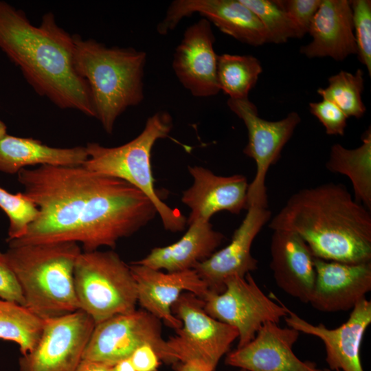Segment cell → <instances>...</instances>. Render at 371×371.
Wrapping results in <instances>:
<instances>
[{
    "label": "cell",
    "instance_id": "6da1fadb",
    "mask_svg": "<svg viewBox=\"0 0 371 371\" xmlns=\"http://www.w3.org/2000/svg\"><path fill=\"white\" fill-rule=\"evenodd\" d=\"M18 181L39 213L21 238L8 245L80 243L83 251L133 235L157 214L151 201L128 182L83 166L23 168Z\"/></svg>",
    "mask_w": 371,
    "mask_h": 371
},
{
    "label": "cell",
    "instance_id": "7a4b0ae2",
    "mask_svg": "<svg viewBox=\"0 0 371 371\" xmlns=\"http://www.w3.org/2000/svg\"><path fill=\"white\" fill-rule=\"evenodd\" d=\"M0 49L39 95L60 108L95 117L89 85L74 67L73 36L53 14L35 26L23 12L0 1Z\"/></svg>",
    "mask_w": 371,
    "mask_h": 371
},
{
    "label": "cell",
    "instance_id": "3957f363",
    "mask_svg": "<svg viewBox=\"0 0 371 371\" xmlns=\"http://www.w3.org/2000/svg\"><path fill=\"white\" fill-rule=\"evenodd\" d=\"M273 231L297 234L315 258L371 262V214L346 186L326 183L293 194L269 221Z\"/></svg>",
    "mask_w": 371,
    "mask_h": 371
},
{
    "label": "cell",
    "instance_id": "277c9868",
    "mask_svg": "<svg viewBox=\"0 0 371 371\" xmlns=\"http://www.w3.org/2000/svg\"><path fill=\"white\" fill-rule=\"evenodd\" d=\"M73 38L75 69L89 85L95 117L112 134L117 118L144 99L146 53L132 47H106L79 36Z\"/></svg>",
    "mask_w": 371,
    "mask_h": 371
},
{
    "label": "cell",
    "instance_id": "5b68a950",
    "mask_svg": "<svg viewBox=\"0 0 371 371\" xmlns=\"http://www.w3.org/2000/svg\"><path fill=\"white\" fill-rule=\"evenodd\" d=\"M82 252L75 242L9 245L5 252L25 306L45 320L80 310L74 270Z\"/></svg>",
    "mask_w": 371,
    "mask_h": 371
},
{
    "label": "cell",
    "instance_id": "8992f818",
    "mask_svg": "<svg viewBox=\"0 0 371 371\" xmlns=\"http://www.w3.org/2000/svg\"><path fill=\"white\" fill-rule=\"evenodd\" d=\"M173 127L171 115L159 111L148 117L142 131L130 142L115 147L91 142L86 146V168L100 175L122 179L142 192L155 205L165 229L183 230L186 218L159 197L155 188L151 168V152L155 142L167 137Z\"/></svg>",
    "mask_w": 371,
    "mask_h": 371
},
{
    "label": "cell",
    "instance_id": "52a82bcc",
    "mask_svg": "<svg viewBox=\"0 0 371 371\" xmlns=\"http://www.w3.org/2000/svg\"><path fill=\"white\" fill-rule=\"evenodd\" d=\"M80 310L95 324L136 310L137 288L129 265L114 251H82L74 270Z\"/></svg>",
    "mask_w": 371,
    "mask_h": 371
},
{
    "label": "cell",
    "instance_id": "ba28073f",
    "mask_svg": "<svg viewBox=\"0 0 371 371\" xmlns=\"http://www.w3.org/2000/svg\"><path fill=\"white\" fill-rule=\"evenodd\" d=\"M161 322L146 311L136 309L95 324L82 359L113 366L129 359L139 346L148 344L162 362L173 365L178 360L162 337Z\"/></svg>",
    "mask_w": 371,
    "mask_h": 371
},
{
    "label": "cell",
    "instance_id": "9c48e42d",
    "mask_svg": "<svg viewBox=\"0 0 371 371\" xmlns=\"http://www.w3.org/2000/svg\"><path fill=\"white\" fill-rule=\"evenodd\" d=\"M224 286L221 293L208 290L202 299L203 307L208 315L237 330V348L252 340L265 323L278 324L288 315L289 308L266 295L250 273L229 277Z\"/></svg>",
    "mask_w": 371,
    "mask_h": 371
},
{
    "label": "cell",
    "instance_id": "30bf717a",
    "mask_svg": "<svg viewBox=\"0 0 371 371\" xmlns=\"http://www.w3.org/2000/svg\"><path fill=\"white\" fill-rule=\"evenodd\" d=\"M172 311L182 324L177 335L167 340L178 361H199L214 371L238 339L237 330L208 315L203 300L190 292L180 295Z\"/></svg>",
    "mask_w": 371,
    "mask_h": 371
},
{
    "label": "cell",
    "instance_id": "8fae6325",
    "mask_svg": "<svg viewBox=\"0 0 371 371\" xmlns=\"http://www.w3.org/2000/svg\"><path fill=\"white\" fill-rule=\"evenodd\" d=\"M227 104L246 126L248 142L243 153L253 159L256 166L255 177L248 187L247 208L253 205L267 208L266 176L269 168L280 157L301 117L297 112L292 111L282 120H266L258 115L257 107L249 98H229Z\"/></svg>",
    "mask_w": 371,
    "mask_h": 371
},
{
    "label": "cell",
    "instance_id": "7c38bea8",
    "mask_svg": "<svg viewBox=\"0 0 371 371\" xmlns=\"http://www.w3.org/2000/svg\"><path fill=\"white\" fill-rule=\"evenodd\" d=\"M94 326L81 310L45 319L35 346L19 359V371H76Z\"/></svg>",
    "mask_w": 371,
    "mask_h": 371
},
{
    "label": "cell",
    "instance_id": "4fadbf2b",
    "mask_svg": "<svg viewBox=\"0 0 371 371\" xmlns=\"http://www.w3.org/2000/svg\"><path fill=\"white\" fill-rule=\"evenodd\" d=\"M194 13L241 43L254 47L269 43L262 23L240 0H175L157 24V33L168 34L183 18Z\"/></svg>",
    "mask_w": 371,
    "mask_h": 371
},
{
    "label": "cell",
    "instance_id": "5bb4252c",
    "mask_svg": "<svg viewBox=\"0 0 371 371\" xmlns=\"http://www.w3.org/2000/svg\"><path fill=\"white\" fill-rule=\"evenodd\" d=\"M247 210L230 243L193 267L210 291L221 293L228 278L245 277L258 269V260L251 255V248L256 236L270 221L271 212L268 208L256 205Z\"/></svg>",
    "mask_w": 371,
    "mask_h": 371
},
{
    "label": "cell",
    "instance_id": "9a60e30c",
    "mask_svg": "<svg viewBox=\"0 0 371 371\" xmlns=\"http://www.w3.org/2000/svg\"><path fill=\"white\" fill-rule=\"evenodd\" d=\"M288 327L320 339L326 350L328 369L363 371L360 348L364 333L371 323V302L363 298L352 309L348 320L335 328L306 321L290 309L284 317Z\"/></svg>",
    "mask_w": 371,
    "mask_h": 371
},
{
    "label": "cell",
    "instance_id": "2e32d148",
    "mask_svg": "<svg viewBox=\"0 0 371 371\" xmlns=\"http://www.w3.org/2000/svg\"><path fill=\"white\" fill-rule=\"evenodd\" d=\"M299 336L294 328L265 323L252 340L229 351L225 363L247 371H322L315 363L295 355L293 346Z\"/></svg>",
    "mask_w": 371,
    "mask_h": 371
},
{
    "label": "cell",
    "instance_id": "e0dca14e",
    "mask_svg": "<svg viewBox=\"0 0 371 371\" xmlns=\"http://www.w3.org/2000/svg\"><path fill=\"white\" fill-rule=\"evenodd\" d=\"M211 23L203 18L190 25L175 48L172 69L180 83L197 98L217 95V56Z\"/></svg>",
    "mask_w": 371,
    "mask_h": 371
},
{
    "label": "cell",
    "instance_id": "ac0fdd59",
    "mask_svg": "<svg viewBox=\"0 0 371 371\" xmlns=\"http://www.w3.org/2000/svg\"><path fill=\"white\" fill-rule=\"evenodd\" d=\"M129 267L136 284L137 303L175 331L182 324L172 313V307L180 295L190 292L203 299L208 291L193 269L164 273L135 262Z\"/></svg>",
    "mask_w": 371,
    "mask_h": 371
},
{
    "label": "cell",
    "instance_id": "d6986e66",
    "mask_svg": "<svg viewBox=\"0 0 371 371\" xmlns=\"http://www.w3.org/2000/svg\"><path fill=\"white\" fill-rule=\"evenodd\" d=\"M315 281L309 303L326 313L352 310L371 290V262L348 264L314 257Z\"/></svg>",
    "mask_w": 371,
    "mask_h": 371
},
{
    "label": "cell",
    "instance_id": "ffe728a7",
    "mask_svg": "<svg viewBox=\"0 0 371 371\" xmlns=\"http://www.w3.org/2000/svg\"><path fill=\"white\" fill-rule=\"evenodd\" d=\"M188 170L194 182L181 197L190 209L188 224L199 219L210 221L221 211L238 214L247 209L249 183L244 175L219 176L198 166H188Z\"/></svg>",
    "mask_w": 371,
    "mask_h": 371
},
{
    "label": "cell",
    "instance_id": "44dd1931",
    "mask_svg": "<svg viewBox=\"0 0 371 371\" xmlns=\"http://www.w3.org/2000/svg\"><path fill=\"white\" fill-rule=\"evenodd\" d=\"M270 267L277 286L302 303H309L315 281L314 256L296 234L275 230L270 244Z\"/></svg>",
    "mask_w": 371,
    "mask_h": 371
},
{
    "label": "cell",
    "instance_id": "7402d4cb",
    "mask_svg": "<svg viewBox=\"0 0 371 371\" xmlns=\"http://www.w3.org/2000/svg\"><path fill=\"white\" fill-rule=\"evenodd\" d=\"M308 33L312 40L300 52L308 58L330 57L341 61L357 54L350 1L322 0Z\"/></svg>",
    "mask_w": 371,
    "mask_h": 371
},
{
    "label": "cell",
    "instance_id": "603a6c76",
    "mask_svg": "<svg viewBox=\"0 0 371 371\" xmlns=\"http://www.w3.org/2000/svg\"><path fill=\"white\" fill-rule=\"evenodd\" d=\"M177 242L155 247L142 259L133 262L156 270L176 272L193 269L207 259L223 242L225 236L213 229L210 221L199 219Z\"/></svg>",
    "mask_w": 371,
    "mask_h": 371
},
{
    "label": "cell",
    "instance_id": "cb8c5ba5",
    "mask_svg": "<svg viewBox=\"0 0 371 371\" xmlns=\"http://www.w3.org/2000/svg\"><path fill=\"white\" fill-rule=\"evenodd\" d=\"M87 157L86 146L55 148L32 138L9 135L0 139V171L7 174L35 165L80 166Z\"/></svg>",
    "mask_w": 371,
    "mask_h": 371
},
{
    "label": "cell",
    "instance_id": "d4e9b609",
    "mask_svg": "<svg viewBox=\"0 0 371 371\" xmlns=\"http://www.w3.org/2000/svg\"><path fill=\"white\" fill-rule=\"evenodd\" d=\"M362 144L353 149L339 144L330 149L326 163L328 170L348 177L352 185L354 199L371 209V130L362 135Z\"/></svg>",
    "mask_w": 371,
    "mask_h": 371
},
{
    "label": "cell",
    "instance_id": "484cf974",
    "mask_svg": "<svg viewBox=\"0 0 371 371\" xmlns=\"http://www.w3.org/2000/svg\"><path fill=\"white\" fill-rule=\"evenodd\" d=\"M262 67L251 55L223 54L217 56V80L220 91L234 100L248 98Z\"/></svg>",
    "mask_w": 371,
    "mask_h": 371
},
{
    "label": "cell",
    "instance_id": "4316f807",
    "mask_svg": "<svg viewBox=\"0 0 371 371\" xmlns=\"http://www.w3.org/2000/svg\"><path fill=\"white\" fill-rule=\"evenodd\" d=\"M43 323L26 306L0 298V339L16 343L22 355L35 346Z\"/></svg>",
    "mask_w": 371,
    "mask_h": 371
},
{
    "label": "cell",
    "instance_id": "83f0119b",
    "mask_svg": "<svg viewBox=\"0 0 371 371\" xmlns=\"http://www.w3.org/2000/svg\"><path fill=\"white\" fill-rule=\"evenodd\" d=\"M328 80L326 88L317 90L322 99L334 103L348 117H363L366 110L361 97L364 89L363 71L358 69L352 74L341 70Z\"/></svg>",
    "mask_w": 371,
    "mask_h": 371
},
{
    "label": "cell",
    "instance_id": "f1b7e54d",
    "mask_svg": "<svg viewBox=\"0 0 371 371\" xmlns=\"http://www.w3.org/2000/svg\"><path fill=\"white\" fill-rule=\"evenodd\" d=\"M258 18L264 26L269 43L281 44L293 38H302L288 14L270 0H240Z\"/></svg>",
    "mask_w": 371,
    "mask_h": 371
},
{
    "label": "cell",
    "instance_id": "f546056e",
    "mask_svg": "<svg viewBox=\"0 0 371 371\" xmlns=\"http://www.w3.org/2000/svg\"><path fill=\"white\" fill-rule=\"evenodd\" d=\"M0 208L9 218L7 241L22 238L37 218V205L24 193L11 194L0 187Z\"/></svg>",
    "mask_w": 371,
    "mask_h": 371
},
{
    "label": "cell",
    "instance_id": "4dcf8cb0",
    "mask_svg": "<svg viewBox=\"0 0 371 371\" xmlns=\"http://www.w3.org/2000/svg\"><path fill=\"white\" fill-rule=\"evenodd\" d=\"M350 4L352 14L354 36L357 55L371 75V1L352 0Z\"/></svg>",
    "mask_w": 371,
    "mask_h": 371
},
{
    "label": "cell",
    "instance_id": "1f68e13d",
    "mask_svg": "<svg viewBox=\"0 0 371 371\" xmlns=\"http://www.w3.org/2000/svg\"><path fill=\"white\" fill-rule=\"evenodd\" d=\"M309 109L311 114L325 128L326 134L335 136L344 135L348 117L334 103L322 99L319 102H310Z\"/></svg>",
    "mask_w": 371,
    "mask_h": 371
},
{
    "label": "cell",
    "instance_id": "d6a6232c",
    "mask_svg": "<svg viewBox=\"0 0 371 371\" xmlns=\"http://www.w3.org/2000/svg\"><path fill=\"white\" fill-rule=\"evenodd\" d=\"M291 19L302 37L308 33L322 0H274Z\"/></svg>",
    "mask_w": 371,
    "mask_h": 371
},
{
    "label": "cell",
    "instance_id": "836d02e7",
    "mask_svg": "<svg viewBox=\"0 0 371 371\" xmlns=\"http://www.w3.org/2000/svg\"><path fill=\"white\" fill-rule=\"evenodd\" d=\"M0 298L25 306L24 297L18 280L8 262L5 253L1 251Z\"/></svg>",
    "mask_w": 371,
    "mask_h": 371
},
{
    "label": "cell",
    "instance_id": "e575fe53",
    "mask_svg": "<svg viewBox=\"0 0 371 371\" xmlns=\"http://www.w3.org/2000/svg\"><path fill=\"white\" fill-rule=\"evenodd\" d=\"M129 359L136 371H157L161 362L155 349L148 344L137 348Z\"/></svg>",
    "mask_w": 371,
    "mask_h": 371
},
{
    "label": "cell",
    "instance_id": "d590c367",
    "mask_svg": "<svg viewBox=\"0 0 371 371\" xmlns=\"http://www.w3.org/2000/svg\"><path fill=\"white\" fill-rule=\"evenodd\" d=\"M172 366L175 371H214L205 363L196 360L177 361Z\"/></svg>",
    "mask_w": 371,
    "mask_h": 371
},
{
    "label": "cell",
    "instance_id": "8d00e7d4",
    "mask_svg": "<svg viewBox=\"0 0 371 371\" xmlns=\"http://www.w3.org/2000/svg\"><path fill=\"white\" fill-rule=\"evenodd\" d=\"M111 367L97 361L82 359L76 371H111Z\"/></svg>",
    "mask_w": 371,
    "mask_h": 371
},
{
    "label": "cell",
    "instance_id": "74e56055",
    "mask_svg": "<svg viewBox=\"0 0 371 371\" xmlns=\"http://www.w3.org/2000/svg\"><path fill=\"white\" fill-rule=\"evenodd\" d=\"M111 371H136L129 359L119 361L111 367Z\"/></svg>",
    "mask_w": 371,
    "mask_h": 371
},
{
    "label": "cell",
    "instance_id": "f35d334b",
    "mask_svg": "<svg viewBox=\"0 0 371 371\" xmlns=\"http://www.w3.org/2000/svg\"><path fill=\"white\" fill-rule=\"evenodd\" d=\"M6 135V126L5 124L0 120V139Z\"/></svg>",
    "mask_w": 371,
    "mask_h": 371
},
{
    "label": "cell",
    "instance_id": "ab89813d",
    "mask_svg": "<svg viewBox=\"0 0 371 371\" xmlns=\"http://www.w3.org/2000/svg\"><path fill=\"white\" fill-rule=\"evenodd\" d=\"M322 371H340V370H330L328 368H325V369L322 370Z\"/></svg>",
    "mask_w": 371,
    "mask_h": 371
},
{
    "label": "cell",
    "instance_id": "60d3db41",
    "mask_svg": "<svg viewBox=\"0 0 371 371\" xmlns=\"http://www.w3.org/2000/svg\"><path fill=\"white\" fill-rule=\"evenodd\" d=\"M239 371H247V370H243V369H240V370H239Z\"/></svg>",
    "mask_w": 371,
    "mask_h": 371
}]
</instances>
